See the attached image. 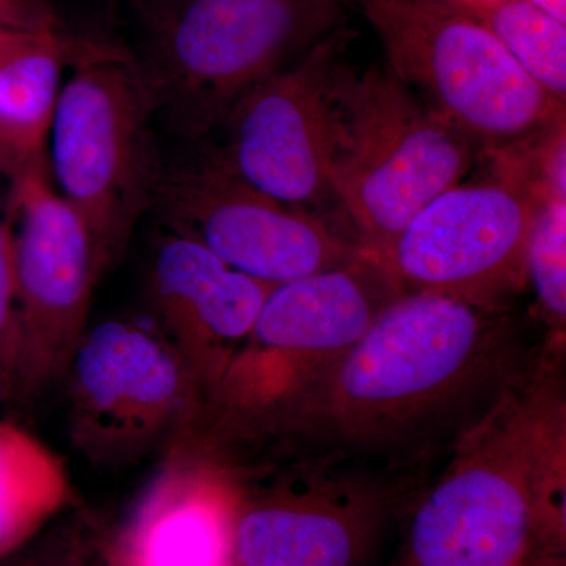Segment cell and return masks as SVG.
Returning a JSON list of instances; mask_svg holds the SVG:
<instances>
[{
    "mask_svg": "<svg viewBox=\"0 0 566 566\" xmlns=\"http://www.w3.org/2000/svg\"><path fill=\"white\" fill-rule=\"evenodd\" d=\"M271 289L196 241L169 232L159 237L148 264V300L205 397L244 344Z\"/></svg>",
    "mask_w": 566,
    "mask_h": 566,
    "instance_id": "obj_15",
    "label": "cell"
},
{
    "mask_svg": "<svg viewBox=\"0 0 566 566\" xmlns=\"http://www.w3.org/2000/svg\"><path fill=\"white\" fill-rule=\"evenodd\" d=\"M244 471L178 436L123 527L109 566H233Z\"/></svg>",
    "mask_w": 566,
    "mask_h": 566,
    "instance_id": "obj_14",
    "label": "cell"
},
{
    "mask_svg": "<svg viewBox=\"0 0 566 566\" xmlns=\"http://www.w3.org/2000/svg\"><path fill=\"white\" fill-rule=\"evenodd\" d=\"M20 357L13 241L6 205L0 211V401L13 400Z\"/></svg>",
    "mask_w": 566,
    "mask_h": 566,
    "instance_id": "obj_20",
    "label": "cell"
},
{
    "mask_svg": "<svg viewBox=\"0 0 566 566\" xmlns=\"http://www.w3.org/2000/svg\"><path fill=\"white\" fill-rule=\"evenodd\" d=\"M133 14L125 48L156 128L178 147L211 142L238 103L337 31L340 0H118Z\"/></svg>",
    "mask_w": 566,
    "mask_h": 566,
    "instance_id": "obj_3",
    "label": "cell"
},
{
    "mask_svg": "<svg viewBox=\"0 0 566 566\" xmlns=\"http://www.w3.org/2000/svg\"><path fill=\"white\" fill-rule=\"evenodd\" d=\"M112 2H118V0H112Z\"/></svg>",
    "mask_w": 566,
    "mask_h": 566,
    "instance_id": "obj_25",
    "label": "cell"
},
{
    "mask_svg": "<svg viewBox=\"0 0 566 566\" xmlns=\"http://www.w3.org/2000/svg\"><path fill=\"white\" fill-rule=\"evenodd\" d=\"M527 282L532 283L539 311L549 326L547 356L565 352L566 322V196L539 193L526 256Z\"/></svg>",
    "mask_w": 566,
    "mask_h": 566,
    "instance_id": "obj_19",
    "label": "cell"
},
{
    "mask_svg": "<svg viewBox=\"0 0 566 566\" xmlns=\"http://www.w3.org/2000/svg\"><path fill=\"white\" fill-rule=\"evenodd\" d=\"M6 210L20 322L13 400L31 401L65 378L107 270L87 223L52 186L46 163L10 182Z\"/></svg>",
    "mask_w": 566,
    "mask_h": 566,
    "instance_id": "obj_11",
    "label": "cell"
},
{
    "mask_svg": "<svg viewBox=\"0 0 566 566\" xmlns=\"http://www.w3.org/2000/svg\"><path fill=\"white\" fill-rule=\"evenodd\" d=\"M495 166L493 177L439 193L379 256L401 292L502 305L524 289L543 186L515 159Z\"/></svg>",
    "mask_w": 566,
    "mask_h": 566,
    "instance_id": "obj_10",
    "label": "cell"
},
{
    "mask_svg": "<svg viewBox=\"0 0 566 566\" xmlns=\"http://www.w3.org/2000/svg\"><path fill=\"white\" fill-rule=\"evenodd\" d=\"M543 359L465 427L420 499L397 566H542L565 558L566 405Z\"/></svg>",
    "mask_w": 566,
    "mask_h": 566,
    "instance_id": "obj_1",
    "label": "cell"
},
{
    "mask_svg": "<svg viewBox=\"0 0 566 566\" xmlns=\"http://www.w3.org/2000/svg\"><path fill=\"white\" fill-rule=\"evenodd\" d=\"M345 32L316 41L296 63L244 96L214 145L223 163L274 200L308 211L331 196ZM311 212V211H308Z\"/></svg>",
    "mask_w": 566,
    "mask_h": 566,
    "instance_id": "obj_12",
    "label": "cell"
},
{
    "mask_svg": "<svg viewBox=\"0 0 566 566\" xmlns=\"http://www.w3.org/2000/svg\"><path fill=\"white\" fill-rule=\"evenodd\" d=\"M69 495L62 458L25 428L0 420V558L25 545Z\"/></svg>",
    "mask_w": 566,
    "mask_h": 566,
    "instance_id": "obj_16",
    "label": "cell"
},
{
    "mask_svg": "<svg viewBox=\"0 0 566 566\" xmlns=\"http://www.w3.org/2000/svg\"><path fill=\"white\" fill-rule=\"evenodd\" d=\"M394 502L368 476L311 464L253 494L234 524L233 566H364Z\"/></svg>",
    "mask_w": 566,
    "mask_h": 566,
    "instance_id": "obj_13",
    "label": "cell"
},
{
    "mask_svg": "<svg viewBox=\"0 0 566 566\" xmlns=\"http://www.w3.org/2000/svg\"><path fill=\"white\" fill-rule=\"evenodd\" d=\"M401 293L367 249L342 266L273 286L185 433L216 449L282 433L308 392Z\"/></svg>",
    "mask_w": 566,
    "mask_h": 566,
    "instance_id": "obj_4",
    "label": "cell"
},
{
    "mask_svg": "<svg viewBox=\"0 0 566 566\" xmlns=\"http://www.w3.org/2000/svg\"><path fill=\"white\" fill-rule=\"evenodd\" d=\"M532 2L549 11L558 20L565 21V0H532Z\"/></svg>",
    "mask_w": 566,
    "mask_h": 566,
    "instance_id": "obj_23",
    "label": "cell"
},
{
    "mask_svg": "<svg viewBox=\"0 0 566 566\" xmlns=\"http://www.w3.org/2000/svg\"><path fill=\"white\" fill-rule=\"evenodd\" d=\"M510 342L502 305L398 294L308 392L282 433L342 449L406 444L480 387L515 375L504 376L512 368Z\"/></svg>",
    "mask_w": 566,
    "mask_h": 566,
    "instance_id": "obj_2",
    "label": "cell"
},
{
    "mask_svg": "<svg viewBox=\"0 0 566 566\" xmlns=\"http://www.w3.org/2000/svg\"><path fill=\"white\" fill-rule=\"evenodd\" d=\"M0 28L63 35L62 21L44 0H0Z\"/></svg>",
    "mask_w": 566,
    "mask_h": 566,
    "instance_id": "obj_21",
    "label": "cell"
},
{
    "mask_svg": "<svg viewBox=\"0 0 566 566\" xmlns=\"http://www.w3.org/2000/svg\"><path fill=\"white\" fill-rule=\"evenodd\" d=\"M476 150L389 66L346 69L337 91L331 196L357 243L381 256L439 193L469 178Z\"/></svg>",
    "mask_w": 566,
    "mask_h": 566,
    "instance_id": "obj_6",
    "label": "cell"
},
{
    "mask_svg": "<svg viewBox=\"0 0 566 566\" xmlns=\"http://www.w3.org/2000/svg\"><path fill=\"white\" fill-rule=\"evenodd\" d=\"M390 71L479 153L523 158L565 126L549 95L471 17L446 0H356Z\"/></svg>",
    "mask_w": 566,
    "mask_h": 566,
    "instance_id": "obj_5",
    "label": "cell"
},
{
    "mask_svg": "<svg viewBox=\"0 0 566 566\" xmlns=\"http://www.w3.org/2000/svg\"><path fill=\"white\" fill-rule=\"evenodd\" d=\"M69 65L50 129L52 172L109 270L150 212L164 150L125 48L80 40Z\"/></svg>",
    "mask_w": 566,
    "mask_h": 566,
    "instance_id": "obj_7",
    "label": "cell"
},
{
    "mask_svg": "<svg viewBox=\"0 0 566 566\" xmlns=\"http://www.w3.org/2000/svg\"><path fill=\"white\" fill-rule=\"evenodd\" d=\"M44 159H32L14 139L13 134L0 122V177L13 182L28 172L32 166Z\"/></svg>",
    "mask_w": 566,
    "mask_h": 566,
    "instance_id": "obj_22",
    "label": "cell"
},
{
    "mask_svg": "<svg viewBox=\"0 0 566 566\" xmlns=\"http://www.w3.org/2000/svg\"><path fill=\"white\" fill-rule=\"evenodd\" d=\"M167 155L150 214L164 232L202 244L268 285L342 266L365 251L312 212L286 207L230 169L211 142Z\"/></svg>",
    "mask_w": 566,
    "mask_h": 566,
    "instance_id": "obj_8",
    "label": "cell"
},
{
    "mask_svg": "<svg viewBox=\"0 0 566 566\" xmlns=\"http://www.w3.org/2000/svg\"><path fill=\"white\" fill-rule=\"evenodd\" d=\"M65 378L71 444L104 468L132 464L172 444L205 400L169 337L129 319L85 331Z\"/></svg>",
    "mask_w": 566,
    "mask_h": 566,
    "instance_id": "obj_9",
    "label": "cell"
},
{
    "mask_svg": "<svg viewBox=\"0 0 566 566\" xmlns=\"http://www.w3.org/2000/svg\"><path fill=\"white\" fill-rule=\"evenodd\" d=\"M450 6L455 7L458 10H463L465 7L472 6V3L479 2V0H446Z\"/></svg>",
    "mask_w": 566,
    "mask_h": 566,
    "instance_id": "obj_24",
    "label": "cell"
},
{
    "mask_svg": "<svg viewBox=\"0 0 566 566\" xmlns=\"http://www.w3.org/2000/svg\"><path fill=\"white\" fill-rule=\"evenodd\" d=\"M463 13L482 24L558 102L566 98V21L532 0H479Z\"/></svg>",
    "mask_w": 566,
    "mask_h": 566,
    "instance_id": "obj_18",
    "label": "cell"
},
{
    "mask_svg": "<svg viewBox=\"0 0 566 566\" xmlns=\"http://www.w3.org/2000/svg\"><path fill=\"white\" fill-rule=\"evenodd\" d=\"M80 40L24 33L0 51V122L32 159H44L63 66Z\"/></svg>",
    "mask_w": 566,
    "mask_h": 566,
    "instance_id": "obj_17",
    "label": "cell"
}]
</instances>
